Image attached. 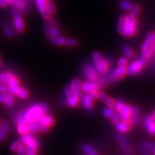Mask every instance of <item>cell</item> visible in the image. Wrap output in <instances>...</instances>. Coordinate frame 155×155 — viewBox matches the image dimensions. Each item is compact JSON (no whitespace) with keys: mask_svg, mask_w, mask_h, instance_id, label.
I'll use <instances>...</instances> for the list:
<instances>
[{"mask_svg":"<svg viewBox=\"0 0 155 155\" xmlns=\"http://www.w3.org/2000/svg\"><path fill=\"white\" fill-rule=\"evenodd\" d=\"M152 115L154 116V117H155V110H154V112H153V114H152Z\"/></svg>","mask_w":155,"mask_h":155,"instance_id":"obj_58","label":"cell"},{"mask_svg":"<svg viewBox=\"0 0 155 155\" xmlns=\"http://www.w3.org/2000/svg\"><path fill=\"white\" fill-rule=\"evenodd\" d=\"M65 40H66V39L60 35H58L55 37V38H51V41L53 42L54 44L58 45H65Z\"/></svg>","mask_w":155,"mask_h":155,"instance_id":"obj_31","label":"cell"},{"mask_svg":"<svg viewBox=\"0 0 155 155\" xmlns=\"http://www.w3.org/2000/svg\"><path fill=\"white\" fill-rule=\"evenodd\" d=\"M83 73L85 78L88 81H97L99 77V73L94 65L87 64L83 68Z\"/></svg>","mask_w":155,"mask_h":155,"instance_id":"obj_5","label":"cell"},{"mask_svg":"<svg viewBox=\"0 0 155 155\" xmlns=\"http://www.w3.org/2000/svg\"><path fill=\"white\" fill-rule=\"evenodd\" d=\"M113 109L114 108H112L111 107H107L104 108V111H103V114H104V116H105L106 118H110L111 117V116L112 115V114H113Z\"/></svg>","mask_w":155,"mask_h":155,"instance_id":"obj_38","label":"cell"},{"mask_svg":"<svg viewBox=\"0 0 155 155\" xmlns=\"http://www.w3.org/2000/svg\"><path fill=\"white\" fill-rule=\"evenodd\" d=\"M46 32H47L48 35L51 38H55L60 35V31L56 28L55 25L50 22H48L46 26Z\"/></svg>","mask_w":155,"mask_h":155,"instance_id":"obj_19","label":"cell"},{"mask_svg":"<svg viewBox=\"0 0 155 155\" xmlns=\"http://www.w3.org/2000/svg\"><path fill=\"white\" fill-rule=\"evenodd\" d=\"M41 107L42 109V111H43L44 114H49L50 109L48 106L46 104H41Z\"/></svg>","mask_w":155,"mask_h":155,"instance_id":"obj_49","label":"cell"},{"mask_svg":"<svg viewBox=\"0 0 155 155\" xmlns=\"http://www.w3.org/2000/svg\"><path fill=\"white\" fill-rule=\"evenodd\" d=\"M23 114H24L25 119L26 120L27 123L37 121L40 116L44 114L41 107V104H33L30 106L26 111H23Z\"/></svg>","mask_w":155,"mask_h":155,"instance_id":"obj_2","label":"cell"},{"mask_svg":"<svg viewBox=\"0 0 155 155\" xmlns=\"http://www.w3.org/2000/svg\"><path fill=\"white\" fill-rule=\"evenodd\" d=\"M15 95L20 98H28V96H29V93L25 88L19 87L18 90H17V91Z\"/></svg>","mask_w":155,"mask_h":155,"instance_id":"obj_33","label":"cell"},{"mask_svg":"<svg viewBox=\"0 0 155 155\" xmlns=\"http://www.w3.org/2000/svg\"><path fill=\"white\" fill-rule=\"evenodd\" d=\"M149 59L145 58L144 57H141L139 58L134 60L129 65H128L127 68V73L129 75H134L137 73L140 72L145 65L148 63Z\"/></svg>","mask_w":155,"mask_h":155,"instance_id":"obj_3","label":"cell"},{"mask_svg":"<svg viewBox=\"0 0 155 155\" xmlns=\"http://www.w3.org/2000/svg\"><path fill=\"white\" fill-rule=\"evenodd\" d=\"M13 26L17 32H22L24 31L25 24L22 17L19 15V13L15 12L13 13Z\"/></svg>","mask_w":155,"mask_h":155,"instance_id":"obj_10","label":"cell"},{"mask_svg":"<svg viewBox=\"0 0 155 155\" xmlns=\"http://www.w3.org/2000/svg\"><path fill=\"white\" fill-rule=\"evenodd\" d=\"M39 124H40V123H39L38 120L28 123L29 133L33 134L35 132H37V131H39Z\"/></svg>","mask_w":155,"mask_h":155,"instance_id":"obj_24","label":"cell"},{"mask_svg":"<svg viewBox=\"0 0 155 155\" xmlns=\"http://www.w3.org/2000/svg\"><path fill=\"white\" fill-rule=\"evenodd\" d=\"M6 100V94L0 93V103H4L5 104Z\"/></svg>","mask_w":155,"mask_h":155,"instance_id":"obj_53","label":"cell"},{"mask_svg":"<svg viewBox=\"0 0 155 155\" xmlns=\"http://www.w3.org/2000/svg\"><path fill=\"white\" fill-rule=\"evenodd\" d=\"M5 104L7 106L8 108H12L15 104V98L13 96V94H12L11 93H7L6 94V100L5 102Z\"/></svg>","mask_w":155,"mask_h":155,"instance_id":"obj_26","label":"cell"},{"mask_svg":"<svg viewBox=\"0 0 155 155\" xmlns=\"http://www.w3.org/2000/svg\"><path fill=\"white\" fill-rule=\"evenodd\" d=\"M114 124H115L116 130L119 131V132L126 133L130 129L131 124L130 121H122L119 120Z\"/></svg>","mask_w":155,"mask_h":155,"instance_id":"obj_16","label":"cell"},{"mask_svg":"<svg viewBox=\"0 0 155 155\" xmlns=\"http://www.w3.org/2000/svg\"><path fill=\"white\" fill-rule=\"evenodd\" d=\"M35 2L37 9L40 12V14L44 18L48 19L50 15L47 12V9H46V6H47V2L45 0H35Z\"/></svg>","mask_w":155,"mask_h":155,"instance_id":"obj_15","label":"cell"},{"mask_svg":"<svg viewBox=\"0 0 155 155\" xmlns=\"http://www.w3.org/2000/svg\"><path fill=\"white\" fill-rule=\"evenodd\" d=\"M46 2H51V0H45Z\"/></svg>","mask_w":155,"mask_h":155,"instance_id":"obj_59","label":"cell"},{"mask_svg":"<svg viewBox=\"0 0 155 155\" xmlns=\"http://www.w3.org/2000/svg\"><path fill=\"white\" fill-rule=\"evenodd\" d=\"M104 103H105V104H106V106H108V107H111L112 108H114V107H115L116 101L113 99V98L108 97L107 99L105 101V102Z\"/></svg>","mask_w":155,"mask_h":155,"instance_id":"obj_42","label":"cell"},{"mask_svg":"<svg viewBox=\"0 0 155 155\" xmlns=\"http://www.w3.org/2000/svg\"><path fill=\"white\" fill-rule=\"evenodd\" d=\"M73 94H72V91H71V88H70V86H68L66 88H65V90H64V95H65V98L68 96H69L70 95Z\"/></svg>","mask_w":155,"mask_h":155,"instance_id":"obj_50","label":"cell"},{"mask_svg":"<svg viewBox=\"0 0 155 155\" xmlns=\"http://www.w3.org/2000/svg\"><path fill=\"white\" fill-rule=\"evenodd\" d=\"M21 144H22V141H19V140L15 141L14 142L12 143V144L10 145V147H9V148H10V150L12 151V152H17Z\"/></svg>","mask_w":155,"mask_h":155,"instance_id":"obj_34","label":"cell"},{"mask_svg":"<svg viewBox=\"0 0 155 155\" xmlns=\"http://www.w3.org/2000/svg\"><path fill=\"white\" fill-rule=\"evenodd\" d=\"M152 50H153V52H155V43L154 44V45H153V47H152Z\"/></svg>","mask_w":155,"mask_h":155,"instance_id":"obj_57","label":"cell"},{"mask_svg":"<svg viewBox=\"0 0 155 155\" xmlns=\"http://www.w3.org/2000/svg\"><path fill=\"white\" fill-rule=\"evenodd\" d=\"M46 9H47V12L48 15H53L55 13V5H53V3L52 2H47V6H46Z\"/></svg>","mask_w":155,"mask_h":155,"instance_id":"obj_35","label":"cell"},{"mask_svg":"<svg viewBox=\"0 0 155 155\" xmlns=\"http://www.w3.org/2000/svg\"><path fill=\"white\" fill-rule=\"evenodd\" d=\"M141 153H142V155H150L149 150L145 146L141 147Z\"/></svg>","mask_w":155,"mask_h":155,"instance_id":"obj_51","label":"cell"},{"mask_svg":"<svg viewBox=\"0 0 155 155\" xmlns=\"http://www.w3.org/2000/svg\"><path fill=\"white\" fill-rule=\"evenodd\" d=\"M7 85L9 86V93H11L12 94L15 95L19 88V81L18 78L15 76V75H12L9 78V79L7 81Z\"/></svg>","mask_w":155,"mask_h":155,"instance_id":"obj_13","label":"cell"},{"mask_svg":"<svg viewBox=\"0 0 155 155\" xmlns=\"http://www.w3.org/2000/svg\"><path fill=\"white\" fill-rule=\"evenodd\" d=\"M2 65H3V63H2V61L1 58H0V68L2 67Z\"/></svg>","mask_w":155,"mask_h":155,"instance_id":"obj_56","label":"cell"},{"mask_svg":"<svg viewBox=\"0 0 155 155\" xmlns=\"http://www.w3.org/2000/svg\"><path fill=\"white\" fill-rule=\"evenodd\" d=\"M153 53V50H146V51L141 52V54H142V57H144L145 58H147L149 59L151 56H152Z\"/></svg>","mask_w":155,"mask_h":155,"instance_id":"obj_46","label":"cell"},{"mask_svg":"<svg viewBox=\"0 0 155 155\" xmlns=\"http://www.w3.org/2000/svg\"><path fill=\"white\" fill-rule=\"evenodd\" d=\"M155 43V32H152L147 35L144 42L141 46V51L144 52L146 50H152V48Z\"/></svg>","mask_w":155,"mask_h":155,"instance_id":"obj_11","label":"cell"},{"mask_svg":"<svg viewBox=\"0 0 155 155\" xmlns=\"http://www.w3.org/2000/svg\"><path fill=\"white\" fill-rule=\"evenodd\" d=\"M121 49L126 58H132L134 57V52L130 47H129L128 45H123Z\"/></svg>","mask_w":155,"mask_h":155,"instance_id":"obj_27","label":"cell"},{"mask_svg":"<svg viewBox=\"0 0 155 155\" xmlns=\"http://www.w3.org/2000/svg\"><path fill=\"white\" fill-rule=\"evenodd\" d=\"M1 124H2V122H1V120H0V126H1Z\"/></svg>","mask_w":155,"mask_h":155,"instance_id":"obj_60","label":"cell"},{"mask_svg":"<svg viewBox=\"0 0 155 155\" xmlns=\"http://www.w3.org/2000/svg\"><path fill=\"white\" fill-rule=\"evenodd\" d=\"M139 12H140V7L139 5H134L133 6L132 8L131 9L130 14L133 15L135 17H138Z\"/></svg>","mask_w":155,"mask_h":155,"instance_id":"obj_39","label":"cell"},{"mask_svg":"<svg viewBox=\"0 0 155 155\" xmlns=\"http://www.w3.org/2000/svg\"><path fill=\"white\" fill-rule=\"evenodd\" d=\"M110 120H111V121L113 124H115L118 121H119V111L114 110L113 114H112L111 117H110Z\"/></svg>","mask_w":155,"mask_h":155,"instance_id":"obj_37","label":"cell"},{"mask_svg":"<svg viewBox=\"0 0 155 155\" xmlns=\"http://www.w3.org/2000/svg\"><path fill=\"white\" fill-rule=\"evenodd\" d=\"M80 97L71 94L65 98V104L69 107H76L78 106Z\"/></svg>","mask_w":155,"mask_h":155,"instance_id":"obj_18","label":"cell"},{"mask_svg":"<svg viewBox=\"0 0 155 155\" xmlns=\"http://www.w3.org/2000/svg\"><path fill=\"white\" fill-rule=\"evenodd\" d=\"M93 61H94V66L101 74H105L108 71V65L104 61L103 56L100 53L94 52L92 54Z\"/></svg>","mask_w":155,"mask_h":155,"instance_id":"obj_4","label":"cell"},{"mask_svg":"<svg viewBox=\"0 0 155 155\" xmlns=\"http://www.w3.org/2000/svg\"><path fill=\"white\" fill-rule=\"evenodd\" d=\"M128 63V58L126 57H121L119 58L117 61L118 65H124V66H126Z\"/></svg>","mask_w":155,"mask_h":155,"instance_id":"obj_43","label":"cell"},{"mask_svg":"<svg viewBox=\"0 0 155 155\" xmlns=\"http://www.w3.org/2000/svg\"><path fill=\"white\" fill-rule=\"evenodd\" d=\"M13 74L9 71H2L0 72V83H7V81Z\"/></svg>","mask_w":155,"mask_h":155,"instance_id":"obj_28","label":"cell"},{"mask_svg":"<svg viewBox=\"0 0 155 155\" xmlns=\"http://www.w3.org/2000/svg\"><path fill=\"white\" fill-rule=\"evenodd\" d=\"M70 88H71L72 94L75 96L80 97L81 95V82L78 79L75 78L71 81L70 84Z\"/></svg>","mask_w":155,"mask_h":155,"instance_id":"obj_17","label":"cell"},{"mask_svg":"<svg viewBox=\"0 0 155 155\" xmlns=\"http://www.w3.org/2000/svg\"><path fill=\"white\" fill-rule=\"evenodd\" d=\"M137 17L133 15H122L119 17L117 29L120 34L125 38H131L134 36L137 32Z\"/></svg>","mask_w":155,"mask_h":155,"instance_id":"obj_1","label":"cell"},{"mask_svg":"<svg viewBox=\"0 0 155 155\" xmlns=\"http://www.w3.org/2000/svg\"><path fill=\"white\" fill-rule=\"evenodd\" d=\"M99 88L98 83L96 81H85L81 83V91L86 94H89L90 92L98 91V89Z\"/></svg>","mask_w":155,"mask_h":155,"instance_id":"obj_9","label":"cell"},{"mask_svg":"<svg viewBox=\"0 0 155 155\" xmlns=\"http://www.w3.org/2000/svg\"><path fill=\"white\" fill-rule=\"evenodd\" d=\"M3 30L2 32L5 36L9 37V38H12V37L16 36L17 32L16 30L12 29V27L8 23H5L2 25Z\"/></svg>","mask_w":155,"mask_h":155,"instance_id":"obj_21","label":"cell"},{"mask_svg":"<svg viewBox=\"0 0 155 155\" xmlns=\"http://www.w3.org/2000/svg\"><path fill=\"white\" fill-rule=\"evenodd\" d=\"M65 45L68 46V47H74L77 45V40L73 38H68L66 39L65 40Z\"/></svg>","mask_w":155,"mask_h":155,"instance_id":"obj_40","label":"cell"},{"mask_svg":"<svg viewBox=\"0 0 155 155\" xmlns=\"http://www.w3.org/2000/svg\"><path fill=\"white\" fill-rule=\"evenodd\" d=\"M127 73V68L124 65H118L117 68L108 73V78L111 81H116L123 78Z\"/></svg>","mask_w":155,"mask_h":155,"instance_id":"obj_7","label":"cell"},{"mask_svg":"<svg viewBox=\"0 0 155 155\" xmlns=\"http://www.w3.org/2000/svg\"><path fill=\"white\" fill-rule=\"evenodd\" d=\"M103 58H104V61H105L106 63H107V65H108V66H110V65L113 63V59H112V58L110 57L109 55H105V56H104Z\"/></svg>","mask_w":155,"mask_h":155,"instance_id":"obj_48","label":"cell"},{"mask_svg":"<svg viewBox=\"0 0 155 155\" xmlns=\"http://www.w3.org/2000/svg\"><path fill=\"white\" fill-rule=\"evenodd\" d=\"M83 150L87 155H97L96 150L88 144H85L83 146Z\"/></svg>","mask_w":155,"mask_h":155,"instance_id":"obj_32","label":"cell"},{"mask_svg":"<svg viewBox=\"0 0 155 155\" xmlns=\"http://www.w3.org/2000/svg\"><path fill=\"white\" fill-rule=\"evenodd\" d=\"M9 92V86L7 83H0V93H3V94H7Z\"/></svg>","mask_w":155,"mask_h":155,"instance_id":"obj_41","label":"cell"},{"mask_svg":"<svg viewBox=\"0 0 155 155\" xmlns=\"http://www.w3.org/2000/svg\"><path fill=\"white\" fill-rule=\"evenodd\" d=\"M120 7L121 8L126 12H130L131 8H132L133 5L128 0H123L120 3Z\"/></svg>","mask_w":155,"mask_h":155,"instance_id":"obj_29","label":"cell"},{"mask_svg":"<svg viewBox=\"0 0 155 155\" xmlns=\"http://www.w3.org/2000/svg\"><path fill=\"white\" fill-rule=\"evenodd\" d=\"M139 116H140V110L138 106H134L132 108V113L130 118V121L131 124L137 125L138 124Z\"/></svg>","mask_w":155,"mask_h":155,"instance_id":"obj_20","label":"cell"},{"mask_svg":"<svg viewBox=\"0 0 155 155\" xmlns=\"http://www.w3.org/2000/svg\"><path fill=\"white\" fill-rule=\"evenodd\" d=\"M8 5H13V3L15 2V0H6Z\"/></svg>","mask_w":155,"mask_h":155,"instance_id":"obj_55","label":"cell"},{"mask_svg":"<svg viewBox=\"0 0 155 155\" xmlns=\"http://www.w3.org/2000/svg\"><path fill=\"white\" fill-rule=\"evenodd\" d=\"M25 155H37V150L25 147Z\"/></svg>","mask_w":155,"mask_h":155,"instance_id":"obj_44","label":"cell"},{"mask_svg":"<svg viewBox=\"0 0 155 155\" xmlns=\"http://www.w3.org/2000/svg\"><path fill=\"white\" fill-rule=\"evenodd\" d=\"M132 113V107L130 105L125 104L124 108L119 112V120L122 121H129Z\"/></svg>","mask_w":155,"mask_h":155,"instance_id":"obj_12","label":"cell"},{"mask_svg":"<svg viewBox=\"0 0 155 155\" xmlns=\"http://www.w3.org/2000/svg\"><path fill=\"white\" fill-rule=\"evenodd\" d=\"M125 106V103L124 102L123 100L119 99L117 101H116L115 107H114V109L117 111H121V110L124 108V106Z\"/></svg>","mask_w":155,"mask_h":155,"instance_id":"obj_36","label":"cell"},{"mask_svg":"<svg viewBox=\"0 0 155 155\" xmlns=\"http://www.w3.org/2000/svg\"><path fill=\"white\" fill-rule=\"evenodd\" d=\"M38 121L40 123L47 126L48 127L53 126L54 124V119L50 115H48V114H43V115H42L38 119Z\"/></svg>","mask_w":155,"mask_h":155,"instance_id":"obj_22","label":"cell"},{"mask_svg":"<svg viewBox=\"0 0 155 155\" xmlns=\"http://www.w3.org/2000/svg\"><path fill=\"white\" fill-rule=\"evenodd\" d=\"M108 96H106L105 94H104L103 92H101V91H97V98H98V99L101 101L103 102H105V101L107 99Z\"/></svg>","mask_w":155,"mask_h":155,"instance_id":"obj_45","label":"cell"},{"mask_svg":"<svg viewBox=\"0 0 155 155\" xmlns=\"http://www.w3.org/2000/svg\"><path fill=\"white\" fill-rule=\"evenodd\" d=\"M17 152V154H18V155H25V146L22 144V142Z\"/></svg>","mask_w":155,"mask_h":155,"instance_id":"obj_47","label":"cell"},{"mask_svg":"<svg viewBox=\"0 0 155 155\" xmlns=\"http://www.w3.org/2000/svg\"><path fill=\"white\" fill-rule=\"evenodd\" d=\"M144 127L150 135L155 136V117L153 115H147L144 118Z\"/></svg>","mask_w":155,"mask_h":155,"instance_id":"obj_8","label":"cell"},{"mask_svg":"<svg viewBox=\"0 0 155 155\" xmlns=\"http://www.w3.org/2000/svg\"><path fill=\"white\" fill-rule=\"evenodd\" d=\"M17 129L18 132L20 134H25L29 133L28 124H19L16 125Z\"/></svg>","mask_w":155,"mask_h":155,"instance_id":"obj_30","label":"cell"},{"mask_svg":"<svg viewBox=\"0 0 155 155\" xmlns=\"http://www.w3.org/2000/svg\"><path fill=\"white\" fill-rule=\"evenodd\" d=\"M7 5H8V4H7L6 0H0V7H7Z\"/></svg>","mask_w":155,"mask_h":155,"instance_id":"obj_54","label":"cell"},{"mask_svg":"<svg viewBox=\"0 0 155 155\" xmlns=\"http://www.w3.org/2000/svg\"><path fill=\"white\" fill-rule=\"evenodd\" d=\"M89 96H90L91 98H92L93 100H96L97 98V91H93V92H90L88 94Z\"/></svg>","mask_w":155,"mask_h":155,"instance_id":"obj_52","label":"cell"},{"mask_svg":"<svg viewBox=\"0 0 155 155\" xmlns=\"http://www.w3.org/2000/svg\"><path fill=\"white\" fill-rule=\"evenodd\" d=\"M21 141L26 147H30V148L35 149L37 150L40 147V143L38 140L31 133L22 134L21 137Z\"/></svg>","mask_w":155,"mask_h":155,"instance_id":"obj_6","label":"cell"},{"mask_svg":"<svg viewBox=\"0 0 155 155\" xmlns=\"http://www.w3.org/2000/svg\"><path fill=\"white\" fill-rule=\"evenodd\" d=\"M116 137H117V139L119 140L120 144H121V146L122 147V149H123V150H124L125 152H127L128 153L131 152V148L127 145V141H126L125 139L124 138V137H122V136L120 135V134H118L117 136H116Z\"/></svg>","mask_w":155,"mask_h":155,"instance_id":"obj_25","label":"cell"},{"mask_svg":"<svg viewBox=\"0 0 155 155\" xmlns=\"http://www.w3.org/2000/svg\"><path fill=\"white\" fill-rule=\"evenodd\" d=\"M9 130V124L8 122L3 121L0 126V141L5 140L7 133Z\"/></svg>","mask_w":155,"mask_h":155,"instance_id":"obj_23","label":"cell"},{"mask_svg":"<svg viewBox=\"0 0 155 155\" xmlns=\"http://www.w3.org/2000/svg\"><path fill=\"white\" fill-rule=\"evenodd\" d=\"M80 99L83 107L87 110H91V108H93V104H94V100L91 98L88 94L83 93V94L81 95Z\"/></svg>","mask_w":155,"mask_h":155,"instance_id":"obj_14","label":"cell"}]
</instances>
